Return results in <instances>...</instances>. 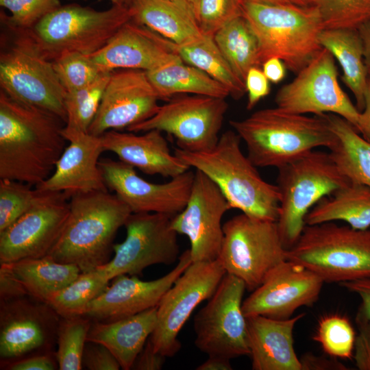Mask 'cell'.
<instances>
[{
	"label": "cell",
	"instance_id": "obj_1",
	"mask_svg": "<svg viewBox=\"0 0 370 370\" xmlns=\"http://www.w3.org/2000/svg\"><path fill=\"white\" fill-rule=\"evenodd\" d=\"M65 123L0 91V179L36 186L53 172L65 149Z\"/></svg>",
	"mask_w": 370,
	"mask_h": 370
},
{
	"label": "cell",
	"instance_id": "obj_2",
	"mask_svg": "<svg viewBox=\"0 0 370 370\" xmlns=\"http://www.w3.org/2000/svg\"><path fill=\"white\" fill-rule=\"evenodd\" d=\"M241 137L234 130L220 135L212 149L191 152L175 148L174 153L190 168L199 170L219 187L232 208L252 218L277 221L280 193L265 181L242 151Z\"/></svg>",
	"mask_w": 370,
	"mask_h": 370
},
{
	"label": "cell",
	"instance_id": "obj_3",
	"mask_svg": "<svg viewBox=\"0 0 370 370\" xmlns=\"http://www.w3.org/2000/svg\"><path fill=\"white\" fill-rule=\"evenodd\" d=\"M230 124L245 143L247 157L257 167L279 169L317 147L335 141L324 114L308 116L278 107L257 110Z\"/></svg>",
	"mask_w": 370,
	"mask_h": 370
},
{
	"label": "cell",
	"instance_id": "obj_4",
	"mask_svg": "<svg viewBox=\"0 0 370 370\" xmlns=\"http://www.w3.org/2000/svg\"><path fill=\"white\" fill-rule=\"evenodd\" d=\"M70 212L49 256L88 272L108 263L114 240L132 213L114 193H77L69 200Z\"/></svg>",
	"mask_w": 370,
	"mask_h": 370
},
{
	"label": "cell",
	"instance_id": "obj_5",
	"mask_svg": "<svg viewBox=\"0 0 370 370\" xmlns=\"http://www.w3.org/2000/svg\"><path fill=\"white\" fill-rule=\"evenodd\" d=\"M241 7L258 40L261 66L275 57L297 74L323 49L318 37L324 28L315 5L242 1Z\"/></svg>",
	"mask_w": 370,
	"mask_h": 370
},
{
	"label": "cell",
	"instance_id": "obj_6",
	"mask_svg": "<svg viewBox=\"0 0 370 370\" xmlns=\"http://www.w3.org/2000/svg\"><path fill=\"white\" fill-rule=\"evenodd\" d=\"M287 260L299 263L324 282L341 284L370 278V230L334 222L306 225Z\"/></svg>",
	"mask_w": 370,
	"mask_h": 370
},
{
	"label": "cell",
	"instance_id": "obj_7",
	"mask_svg": "<svg viewBox=\"0 0 370 370\" xmlns=\"http://www.w3.org/2000/svg\"><path fill=\"white\" fill-rule=\"evenodd\" d=\"M277 186L280 193L277 221L282 241L288 250L298 241L306 226L305 218L323 197L349 183L329 152H309L278 169Z\"/></svg>",
	"mask_w": 370,
	"mask_h": 370
},
{
	"label": "cell",
	"instance_id": "obj_8",
	"mask_svg": "<svg viewBox=\"0 0 370 370\" xmlns=\"http://www.w3.org/2000/svg\"><path fill=\"white\" fill-rule=\"evenodd\" d=\"M6 26L14 38L1 51V90L17 101L56 115L66 124V91L52 61L44 55L27 29Z\"/></svg>",
	"mask_w": 370,
	"mask_h": 370
},
{
	"label": "cell",
	"instance_id": "obj_9",
	"mask_svg": "<svg viewBox=\"0 0 370 370\" xmlns=\"http://www.w3.org/2000/svg\"><path fill=\"white\" fill-rule=\"evenodd\" d=\"M130 20L128 8L112 5L96 10L73 3L61 5L27 30L52 61L65 52L94 53Z\"/></svg>",
	"mask_w": 370,
	"mask_h": 370
},
{
	"label": "cell",
	"instance_id": "obj_10",
	"mask_svg": "<svg viewBox=\"0 0 370 370\" xmlns=\"http://www.w3.org/2000/svg\"><path fill=\"white\" fill-rule=\"evenodd\" d=\"M218 259L226 273L241 280L253 291L279 264L287 260L277 221L241 213L223 223Z\"/></svg>",
	"mask_w": 370,
	"mask_h": 370
},
{
	"label": "cell",
	"instance_id": "obj_11",
	"mask_svg": "<svg viewBox=\"0 0 370 370\" xmlns=\"http://www.w3.org/2000/svg\"><path fill=\"white\" fill-rule=\"evenodd\" d=\"M228 103L225 99L186 94L174 96L148 119L127 129L131 132L157 130L172 135L178 148L200 152L219 141Z\"/></svg>",
	"mask_w": 370,
	"mask_h": 370
},
{
	"label": "cell",
	"instance_id": "obj_12",
	"mask_svg": "<svg viewBox=\"0 0 370 370\" xmlns=\"http://www.w3.org/2000/svg\"><path fill=\"white\" fill-rule=\"evenodd\" d=\"M244 282L226 273L193 321L195 345L208 356H249L247 323L242 305Z\"/></svg>",
	"mask_w": 370,
	"mask_h": 370
},
{
	"label": "cell",
	"instance_id": "obj_13",
	"mask_svg": "<svg viewBox=\"0 0 370 370\" xmlns=\"http://www.w3.org/2000/svg\"><path fill=\"white\" fill-rule=\"evenodd\" d=\"M225 274L218 258L192 262L157 306L156 325L149 338L156 352L167 358L180 351V330L197 306L212 297Z\"/></svg>",
	"mask_w": 370,
	"mask_h": 370
},
{
	"label": "cell",
	"instance_id": "obj_14",
	"mask_svg": "<svg viewBox=\"0 0 370 370\" xmlns=\"http://www.w3.org/2000/svg\"><path fill=\"white\" fill-rule=\"evenodd\" d=\"M296 75L278 90L277 107L294 114H335L356 130L360 111L341 87L334 58L328 50L323 47Z\"/></svg>",
	"mask_w": 370,
	"mask_h": 370
},
{
	"label": "cell",
	"instance_id": "obj_15",
	"mask_svg": "<svg viewBox=\"0 0 370 370\" xmlns=\"http://www.w3.org/2000/svg\"><path fill=\"white\" fill-rule=\"evenodd\" d=\"M172 217L160 213H132L124 225L125 239L114 245V257L99 267L108 279L137 275L151 265L175 263L180 257V246L177 233L171 226Z\"/></svg>",
	"mask_w": 370,
	"mask_h": 370
},
{
	"label": "cell",
	"instance_id": "obj_16",
	"mask_svg": "<svg viewBox=\"0 0 370 370\" xmlns=\"http://www.w3.org/2000/svg\"><path fill=\"white\" fill-rule=\"evenodd\" d=\"M39 191L34 206L0 232V264L47 256L59 239L69 215L70 197Z\"/></svg>",
	"mask_w": 370,
	"mask_h": 370
},
{
	"label": "cell",
	"instance_id": "obj_17",
	"mask_svg": "<svg viewBox=\"0 0 370 370\" xmlns=\"http://www.w3.org/2000/svg\"><path fill=\"white\" fill-rule=\"evenodd\" d=\"M230 209L215 183L201 171L195 170L188 202L171 221L172 229L188 238L192 262L218 258L224 236L221 221Z\"/></svg>",
	"mask_w": 370,
	"mask_h": 370
},
{
	"label": "cell",
	"instance_id": "obj_18",
	"mask_svg": "<svg viewBox=\"0 0 370 370\" xmlns=\"http://www.w3.org/2000/svg\"><path fill=\"white\" fill-rule=\"evenodd\" d=\"M60 317L29 295L0 301L1 365L32 354L55 352Z\"/></svg>",
	"mask_w": 370,
	"mask_h": 370
},
{
	"label": "cell",
	"instance_id": "obj_19",
	"mask_svg": "<svg viewBox=\"0 0 370 370\" xmlns=\"http://www.w3.org/2000/svg\"><path fill=\"white\" fill-rule=\"evenodd\" d=\"M108 190L116 194L132 213H160L173 217L186 206L195 172H186L165 183H152L140 177L135 168L121 160H99Z\"/></svg>",
	"mask_w": 370,
	"mask_h": 370
},
{
	"label": "cell",
	"instance_id": "obj_20",
	"mask_svg": "<svg viewBox=\"0 0 370 370\" xmlns=\"http://www.w3.org/2000/svg\"><path fill=\"white\" fill-rule=\"evenodd\" d=\"M324 283L303 265L286 260L243 301V313L246 317L260 315L289 319L299 308L312 306L317 302Z\"/></svg>",
	"mask_w": 370,
	"mask_h": 370
},
{
	"label": "cell",
	"instance_id": "obj_21",
	"mask_svg": "<svg viewBox=\"0 0 370 370\" xmlns=\"http://www.w3.org/2000/svg\"><path fill=\"white\" fill-rule=\"evenodd\" d=\"M159 100L146 71H113L88 133L100 136L109 130H127L152 116Z\"/></svg>",
	"mask_w": 370,
	"mask_h": 370
},
{
	"label": "cell",
	"instance_id": "obj_22",
	"mask_svg": "<svg viewBox=\"0 0 370 370\" xmlns=\"http://www.w3.org/2000/svg\"><path fill=\"white\" fill-rule=\"evenodd\" d=\"M192 263L189 249L179 257L166 275L150 281L136 275H120L88 306L84 316L92 321L109 322L157 307L166 291Z\"/></svg>",
	"mask_w": 370,
	"mask_h": 370
},
{
	"label": "cell",
	"instance_id": "obj_23",
	"mask_svg": "<svg viewBox=\"0 0 370 370\" xmlns=\"http://www.w3.org/2000/svg\"><path fill=\"white\" fill-rule=\"evenodd\" d=\"M90 56L103 72L116 69L147 72L180 59L173 42L132 20Z\"/></svg>",
	"mask_w": 370,
	"mask_h": 370
},
{
	"label": "cell",
	"instance_id": "obj_24",
	"mask_svg": "<svg viewBox=\"0 0 370 370\" xmlns=\"http://www.w3.org/2000/svg\"><path fill=\"white\" fill-rule=\"evenodd\" d=\"M62 134L69 144L56 162L52 174L36 186L40 191L77 193L108 191L99 165L104 151L101 137L64 127Z\"/></svg>",
	"mask_w": 370,
	"mask_h": 370
},
{
	"label": "cell",
	"instance_id": "obj_25",
	"mask_svg": "<svg viewBox=\"0 0 370 370\" xmlns=\"http://www.w3.org/2000/svg\"><path fill=\"white\" fill-rule=\"evenodd\" d=\"M101 137L104 151L115 153L119 160L145 174L172 178L190 169L171 151L159 130H151L141 135L109 130Z\"/></svg>",
	"mask_w": 370,
	"mask_h": 370
},
{
	"label": "cell",
	"instance_id": "obj_26",
	"mask_svg": "<svg viewBox=\"0 0 370 370\" xmlns=\"http://www.w3.org/2000/svg\"><path fill=\"white\" fill-rule=\"evenodd\" d=\"M305 313L286 319L247 317V341L253 370H301L294 348L293 330Z\"/></svg>",
	"mask_w": 370,
	"mask_h": 370
},
{
	"label": "cell",
	"instance_id": "obj_27",
	"mask_svg": "<svg viewBox=\"0 0 370 370\" xmlns=\"http://www.w3.org/2000/svg\"><path fill=\"white\" fill-rule=\"evenodd\" d=\"M129 10L132 21L177 45L196 42L204 35L187 0H135Z\"/></svg>",
	"mask_w": 370,
	"mask_h": 370
},
{
	"label": "cell",
	"instance_id": "obj_28",
	"mask_svg": "<svg viewBox=\"0 0 370 370\" xmlns=\"http://www.w3.org/2000/svg\"><path fill=\"white\" fill-rule=\"evenodd\" d=\"M156 321L157 307L112 321H92L87 341L106 346L121 368L130 370L154 330Z\"/></svg>",
	"mask_w": 370,
	"mask_h": 370
},
{
	"label": "cell",
	"instance_id": "obj_29",
	"mask_svg": "<svg viewBox=\"0 0 370 370\" xmlns=\"http://www.w3.org/2000/svg\"><path fill=\"white\" fill-rule=\"evenodd\" d=\"M342 221L356 230L370 227V188L350 182L320 199L308 212V225Z\"/></svg>",
	"mask_w": 370,
	"mask_h": 370
},
{
	"label": "cell",
	"instance_id": "obj_30",
	"mask_svg": "<svg viewBox=\"0 0 370 370\" xmlns=\"http://www.w3.org/2000/svg\"><path fill=\"white\" fill-rule=\"evenodd\" d=\"M318 41L340 64L343 71L341 79L353 93L358 110L362 111L368 77L358 29H323Z\"/></svg>",
	"mask_w": 370,
	"mask_h": 370
},
{
	"label": "cell",
	"instance_id": "obj_31",
	"mask_svg": "<svg viewBox=\"0 0 370 370\" xmlns=\"http://www.w3.org/2000/svg\"><path fill=\"white\" fill-rule=\"evenodd\" d=\"M323 114L335 135V141L329 148L332 159L350 182L370 188V142L343 117Z\"/></svg>",
	"mask_w": 370,
	"mask_h": 370
},
{
	"label": "cell",
	"instance_id": "obj_32",
	"mask_svg": "<svg viewBox=\"0 0 370 370\" xmlns=\"http://www.w3.org/2000/svg\"><path fill=\"white\" fill-rule=\"evenodd\" d=\"M146 73L160 99L168 101L183 94L224 99L230 96L223 84L181 58Z\"/></svg>",
	"mask_w": 370,
	"mask_h": 370
},
{
	"label": "cell",
	"instance_id": "obj_33",
	"mask_svg": "<svg viewBox=\"0 0 370 370\" xmlns=\"http://www.w3.org/2000/svg\"><path fill=\"white\" fill-rule=\"evenodd\" d=\"M2 264H6L29 296L47 304L81 273L76 265L58 262L49 256Z\"/></svg>",
	"mask_w": 370,
	"mask_h": 370
},
{
	"label": "cell",
	"instance_id": "obj_34",
	"mask_svg": "<svg viewBox=\"0 0 370 370\" xmlns=\"http://www.w3.org/2000/svg\"><path fill=\"white\" fill-rule=\"evenodd\" d=\"M214 40L236 76L245 82L252 67H260L257 38L247 19L238 16L219 29Z\"/></svg>",
	"mask_w": 370,
	"mask_h": 370
},
{
	"label": "cell",
	"instance_id": "obj_35",
	"mask_svg": "<svg viewBox=\"0 0 370 370\" xmlns=\"http://www.w3.org/2000/svg\"><path fill=\"white\" fill-rule=\"evenodd\" d=\"M174 47L184 63L198 68L223 84L233 98L240 99L246 92L245 82L234 73L213 36L204 34L199 40L185 45L174 43Z\"/></svg>",
	"mask_w": 370,
	"mask_h": 370
},
{
	"label": "cell",
	"instance_id": "obj_36",
	"mask_svg": "<svg viewBox=\"0 0 370 370\" xmlns=\"http://www.w3.org/2000/svg\"><path fill=\"white\" fill-rule=\"evenodd\" d=\"M109 282L99 267L81 272L72 282L54 294L47 304L60 317L84 315L89 304L105 290Z\"/></svg>",
	"mask_w": 370,
	"mask_h": 370
},
{
	"label": "cell",
	"instance_id": "obj_37",
	"mask_svg": "<svg viewBox=\"0 0 370 370\" xmlns=\"http://www.w3.org/2000/svg\"><path fill=\"white\" fill-rule=\"evenodd\" d=\"M110 73L111 72H104L90 84L66 92L64 99L66 128L88 132L99 109Z\"/></svg>",
	"mask_w": 370,
	"mask_h": 370
},
{
	"label": "cell",
	"instance_id": "obj_38",
	"mask_svg": "<svg viewBox=\"0 0 370 370\" xmlns=\"http://www.w3.org/2000/svg\"><path fill=\"white\" fill-rule=\"evenodd\" d=\"M91 323L92 320L84 315L60 317L55 352L58 369H82V355Z\"/></svg>",
	"mask_w": 370,
	"mask_h": 370
},
{
	"label": "cell",
	"instance_id": "obj_39",
	"mask_svg": "<svg viewBox=\"0 0 370 370\" xmlns=\"http://www.w3.org/2000/svg\"><path fill=\"white\" fill-rule=\"evenodd\" d=\"M356 335L347 317L339 314H329L319 321L312 338L330 356L350 359L353 357Z\"/></svg>",
	"mask_w": 370,
	"mask_h": 370
},
{
	"label": "cell",
	"instance_id": "obj_40",
	"mask_svg": "<svg viewBox=\"0 0 370 370\" xmlns=\"http://www.w3.org/2000/svg\"><path fill=\"white\" fill-rule=\"evenodd\" d=\"M324 29H356L370 20V0H317Z\"/></svg>",
	"mask_w": 370,
	"mask_h": 370
},
{
	"label": "cell",
	"instance_id": "obj_41",
	"mask_svg": "<svg viewBox=\"0 0 370 370\" xmlns=\"http://www.w3.org/2000/svg\"><path fill=\"white\" fill-rule=\"evenodd\" d=\"M60 82L66 92L88 86L103 73L90 55L65 52L52 60Z\"/></svg>",
	"mask_w": 370,
	"mask_h": 370
},
{
	"label": "cell",
	"instance_id": "obj_42",
	"mask_svg": "<svg viewBox=\"0 0 370 370\" xmlns=\"http://www.w3.org/2000/svg\"><path fill=\"white\" fill-rule=\"evenodd\" d=\"M32 185L8 179H0V232L27 212L40 192Z\"/></svg>",
	"mask_w": 370,
	"mask_h": 370
},
{
	"label": "cell",
	"instance_id": "obj_43",
	"mask_svg": "<svg viewBox=\"0 0 370 370\" xmlns=\"http://www.w3.org/2000/svg\"><path fill=\"white\" fill-rule=\"evenodd\" d=\"M0 5L10 13H1L3 23L19 29H32L62 5L60 0H0Z\"/></svg>",
	"mask_w": 370,
	"mask_h": 370
},
{
	"label": "cell",
	"instance_id": "obj_44",
	"mask_svg": "<svg viewBox=\"0 0 370 370\" xmlns=\"http://www.w3.org/2000/svg\"><path fill=\"white\" fill-rule=\"evenodd\" d=\"M241 0H200L197 21L204 34L213 36L233 18L243 15Z\"/></svg>",
	"mask_w": 370,
	"mask_h": 370
},
{
	"label": "cell",
	"instance_id": "obj_45",
	"mask_svg": "<svg viewBox=\"0 0 370 370\" xmlns=\"http://www.w3.org/2000/svg\"><path fill=\"white\" fill-rule=\"evenodd\" d=\"M82 368L88 370H119L120 364L103 345L87 341L82 355Z\"/></svg>",
	"mask_w": 370,
	"mask_h": 370
},
{
	"label": "cell",
	"instance_id": "obj_46",
	"mask_svg": "<svg viewBox=\"0 0 370 370\" xmlns=\"http://www.w3.org/2000/svg\"><path fill=\"white\" fill-rule=\"evenodd\" d=\"M356 323V335L353 358L359 370H370V319L358 310Z\"/></svg>",
	"mask_w": 370,
	"mask_h": 370
},
{
	"label": "cell",
	"instance_id": "obj_47",
	"mask_svg": "<svg viewBox=\"0 0 370 370\" xmlns=\"http://www.w3.org/2000/svg\"><path fill=\"white\" fill-rule=\"evenodd\" d=\"M247 92V109H253L271 90L269 80L260 67H252L247 74L245 81Z\"/></svg>",
	"mask_w": 370,
	"mask_h": 370
},
{
	"label": "cell",
	"instance_id": "obj_48",
	"mask_svg": "<svg viewBox=\"0 0 370 370\" xmlns=\"http://www.w3.org/2000/svg\"><path fill=\"white\" fill-rule=\"evenodd\" d=\"M58 369L55 352L40 353L27 356L1 365L5 370H55Z\"/></svg>",
	"mask_w": 370,
	"mask_h": 370
},
{
	"label": "cell",
	"instance_id": "obj_49",
	"mask_svg": "<svg viewBox=\"0 0 370 370\" xmlns=\"http://www.w3.org/2000/svg\"><path fill=\"white\" fill-rule=\"evenodd\" d=\"M0 301L28 295L25 288L5 264H0Z\"/></svg>",
	"mask_w": 370,
	"mask_h": 370
},
{
	"label": "cell",
	"instance_id": "obj_50",
	"mask_svg": "<svg viewBox=\"0 0 370 370\" xmlns=\"http://www.w3.org/2000/svg\"><path fill=\"white\" fill-rule=\"evenodd\" d=\"M166 356L156 352L147 340L145 347L137 356L132 365L134 370H160L162 369Z\"/></svg>",
	"mask_w": 370,
	"mask_h": 370
},
{
	"label": "cell",
	"instance_id": "obj_51",
	"mask_svg": "<svg viewBox=\"0 0 370 370\" xmlns=\"http://www.w3.org/2000/svg\"><path fill=\"white\" fill-rule=\"evenodd\" d=\"M347 291L358 295L361 299L360 310L370 319V278L339 284Z\"/></svg>",
	"mask_w": 370,
	"mask_h": 370
},
{
	"label": "cell",
	"instance_id": "obj_52",
	"mask_svg": "<svg viewBox=\"0 0 370 370\" xmlns=\"http://www.w3.org/2000/svg\"><path fill=\"white\" fill-rule=\"evenodd\" d=\"M300 359L301 370H346L347 367L336 358L328 359L312 354H306Z\"/></svg>",
	"mask_w": 370,
	"mask_h": 370
},
{
	"label": "cell",
	"instance_id": "obj_53",
	"mask_svg": "<svg viewBox=\"0 0 370 370\" xmlns=\"http://www.w3.org/2000/svg\"><path fill=\"white\" fill-rule=\"evenodd\" d=\"M357 132L363 138L370 142V79L368 78L365 92V106L360 112L357 127Z\"/></svg>",
	"mask_w": 370,
	"mask_h": 370
},
{
	"label": "cell",
	"instance_id": "obj_54",
	"mask_svg": "<svg viewBox=\"0 0 370 370\" xmlns=\"http://www.w3.org/2000/svg\"><path fill=\"white\" fill-rule=\"evenodd\" d=\"M262 71L269 82L278 84L286 76V66L283 62L278 58L267 60L262 64Z\"/></svg>",
	"mask_w": 370,
	"mask_h": 370
},
{
	"label": "cell",
	"instance_id": "obj_55",
	"mask_svg": "<svg viewBox=\"0 0 370 370\" xmlns=\"http://www.w3.org/2000/svg\"><path fill=\"white\" fill-rule=\"evenodd\" d=\"M363 47L364 62L368 78L370 79V20L358 29Z\"/></svg>",
	"mask_w": 370,
	"mask_h": 370
},
{
	"label": "cell",
	"instance_id": "obj_56",
	"mask_svg": "<svg viewBox=\"0 0 370 370\" xmlns=\"http://www.w3.org/2000/svg\"><path fill=\"white\" fill-rule=\"evenodd\" d=\"M197 370H232L230 360L221 356H208V359L199 365Z\"/></svg>",
	"mask_w": 370,
	"mask_h": 370
},
{
	"label": "cell",
	"instance_id": "obj_57",
	"mask_svg": "<svg viewBox=\"0 0 370 370\" xmlns=\"http://www.w3.org/2000/svg\"><path fill=\"white\" fill-rule=\"evenodd\" d=\"M241 1H248V2L258 3L273 4V5L290 4L288 0H241Z\"/></svg>",
	"mask_w": 370,
	"mask_h": 370
},
{
	"label": "cell",
	"instance_id": "obj_58",
	"mask_svg": "<svg viewBox=\"0 0 370 370\" xmlns=\"http://www.w3.org/2000/svg\"><path fill=\"white\" fill-rule=\"evenodd\" d=\"M317 0H288V1L295 5L299 7L314 6Z\"/></svg>",
	"mask_w": 370,
	"mask_h": 370
},
{
	"label": "cell",
	"instance_id": "obj_59",
	"mask_svg": "<svg viewBox=\"0 0 370 370\" xmlns=\"http://www.w3.org/2000/svg\"><path fill=\"white\" fill-rule=\"evenodd\" d=\"M112 5L130 8L135 0H110Z\"/></svg>",
	"mask_w": 370,
	"mask_h": 370
},
{
	"label": "cell",
	"instance_id": "obj_60",
	"mask_svg": "<svg viewBox=\"0 0 370 370\" xmlns=\"http://www.w3.org/2000/svg\"><path fill=\"white\" fill-rule=\"evenodd\" d=\"M193 6L194 8V10L196 14V16L197 17V12H198V8H199V4L200 0H187Z\"/></svg>",
	"mask_w": 370,
	"mask_h": 370
}]
</instances>
